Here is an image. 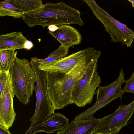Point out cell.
I'll return each instance as SVG.
<instances>
[{
	"mask_svg": "<svg viewBox=\"0 0 134 134\" xmlns=\"http://www.w3.org/2000/svg\"><path fill=\"white\" fill-rule=\"evenodd\" d=\"M9 73L15 96L23 104L30 102L36 83V73L30 62L26 59L16 58L11 67Z\"/></svg>",
	"mask_w": 134,
	"mask_h": 134,
	"instance_id": "3",
	"label": "cell"
},
{
	"mask_svg": "<svg viewBox=\"0 0 134 134\" xmlns=\"http://www.w3.org/2000/svg\"><path fill=\"white\" fill-rule=\"evenodd\" d=\"M21 10L24 15L37 11L44 5L42 0H5Z\"/></svg>",
	"mask_w": 134,
	"mask_h": 134,
	"instance_id": "14",
	"label": "cell"
},
{
	"mask_svg": "<svg viewBox=\"0 0 134 134\" xmlns=\"http://www.w3.org/2000/svg\"><path fill=\"white\" fill-rule=\"evenodd\" d=\"M34 46L33 43L31 41L28 40L25 43V49L28 50L30 49Z\"/></svg>",
	"mask_w": 134,
	"mask_h": 134,
	"instance_id": "22",
	"label": "cell"
},
{
	"mask_svg": "<svg viewBox=\"0 0 134 134\" xmlns=\"http://www.w3.org/2000/svg\"><path fill=\"white\" fill-rule=\"evenodd\" d=\"M100 121V119L93 117L86 120H73L56 134H93Z\"/></svg>",
	"mask_w": 134,
	"mask_h": 134,
	"instance_id": "12",
	"label": "cell"
},
{
	"mask_svg": "<svg viewBox=\"0 0 134 134\" xmlns=\"http://www.w3.org/2000/svg\"><path fill=\"white\" fill-rule=\"evenodd\" d=\"M40 69L48 73H60L68 74L74 67L68 64L64 57L58 59L48 65H38Z\"/></svg>",
	"mask_w": 134,
	"mask_h": 134,
	"instance_id": "15",
	"label": "cell"
},
{
	"mask_svg": "<svg viewBox=\"0 0 134 134\" xmlns=\"http://www.w3.org/2000/svg\"><path fill=\"white\" fill-rule=\"evenodd\" d=\"M125 74L122 69L119 71L118 78L109 85L105 86L99 85L96 91V101L94 104L85 111L76 116L74 120H86L93 117L98 110L112 101L120 97L121 100L124 94L121 86L125 83Z\"/></svg>",
	"mask_w": 134,
	"mask_h": 134,
	"instance_id": "7",
	"label": "cell"
},
{
	"mask_svg": "<svg viewBox=\"0 0 134 134\" xmlns=\"http://www.w3.org/2000/svg\"><path fill=\"white\" fill-rule=\"evenodd\" d=\"M81 14L77 9L65 3L47 2L41 9L24 15L22 19L30 27L40 26L44 28L53 25L58 27L72 24L81 26L84 22Z\"/></svg>",
	"mask_w": 134,
	"mask_h": 134,
	"instance_id": "1",
	"label": "cell"
},
{
	"mask_svg": "<svg viewBox=\"0 0 134 134\" xmlns=\"http://www.w3.org/2000/svg\"><path fill=\"white\" fill-rule=\"evenodd\" d=\"M14 96L9 73L6 86L0 94V125L8 129L12 126L16 115L13 106Z\"/></svg>",
	"mask_w": 134,
	"mask_h": 134,
	"instance_id": "9",
	"label": "cell"
},
{
	"mask_svg": "<svg viewBox=\"0 0 134 134\" xmlns=\"http://www.w3.org/2000/svg\"><path fill=\"white\" fill-rule=\"evenodd\" d=\"M69 48L60 44L56 50L52 52L46 58L39 59L33 57V58L39 63V65L46 66L67 55Z\"/></svg>",
	"mask_w": 134,
	"mask_h": 134,
	"instance_id": "16",
	"label": "cell"
},
{
	"mask_svg": "<svg viewBox=\"0 0 134 134\" xmlns=\"http://www.w3.org/2000/svg\"><path fill=\"white\" fill-rule=\"evenodd\" d=\"M98 62L85 72L75 84L72 93L73 104L83 107L90 104L101 82L97 71Z\"/></svg>",
	"mask_w": 134,
	"mask_h": 134,
	"instance_id": "6",
	"label": "cell"
},
{
	"mask_svg": "<svg viewBox=\"0 0 134 134\" xmlns=\"http://www.w3.org/2000/svg\"><path fill=\"white\" fill-rule=\"evenodd\" d=\"M17 51L13 50L0 51V70L9 72L17 57Z\"/></svg>",
	"mask_w": 134,
	"mask_h": 134,
	"instance_id": "17",
	"label": "cell"
},
{
	"mask_svg": "<svg viewBox=\"0 0 134 134\" xmlns=\"http://www.w3.org/2000/svg\"><path fill=\"white\" fill-rule=\"evenodd\" d=\"M69 124V120L65 115L61 113L54 112L44 121L30 126L25 134H36L39 132L53 133L64 129Z\"/></svg>",
	"mask_w": 134,
	"mask_h": 134,
	"instance_id": "10",
	"label": "cell"
},
{
	"mask_svg": "<svg viewBox=\"0 0 134 134\" xmlns=\"http://www.w3.org/2000/svg\"><path fill=\"white\" fill-rule=\"evenodd\" d=\"M58 27L54 25H51L48 26L47 29L49 31L52 32H54L56 31L58 29Z\"/></svg>",
	"mask_w": 134,
	"mask_h": 134,
	"instance_id": "23",
	"label": "cell"
},
{
	"mask_svg": "<svg viewBox=\"0 0 134 134\" xmlns=\"http://www.w3.org/2000/svg\"><path fill=\"white\" fill-rule=\"evenodd\" d=\"M125 83V85L122 89L124 93L129 92L134 94V72H132L130 78L126 81Z\"/></svg>",
	"mask_w": 134,
	"mask_h": 134,
	"instance_id": "19",
	"label": "cell"
},
{
	"mask_svg": "<svg viewBox=\"0 0 134 134\" xmlns=\"http://www.w3.org/2000/svg\"><path fill=\"white\" fill-rule=\"evenodd\" d=\"M9 72L0 70V94L3 91L8 81Z\"/></svg>",
	"mask_w": 134,
	"mask_h": 134,
	"instance_id": "20",
	"label": "cell"
},
{
	"mask_svg": "<svg viewBox=\"0 0 134 134\" xmlns=\"http://www.w3.org/2000/svg\"><path fill=\"white\" fill-rule=\"evenodd\" d=\"M48 32L52 36L57 39L61 44L69 48L80 44L82 39L81 35L78 30L69 25L60 26L55 31H48Z\"/></svg>",
	"mask_w": 134,
	"mask_h": 134,
	"instance_id": "11",
	"label": "cell"
},
{
	"mask_svg": "<svg viewBox=\"0 0 134 134\" xmlns=\"http://www.w3.org/2000/svg\"><path fill=\"white\" fill-rule=\"evenodd\" d=\"M112 134H118V133H115Z\"/></svg>",
	"mask_w": 134,
	"mask_h": 134,
	"instance_id": "25",
	"label": "cell"
},
{
	"mask_svg": "<svg viewBox=\"0 0 134 134\" xmlns=\"http://www.w3.org/2000/svg\"><path fill=\"white\" fill-rule=\"evenodd\" d=\"M132 4L133 7H134V0H129Z\"/></svg>",
	"mask_w": 134,
	"mask_h": 134,
	"instance_id": "24",
	"label": "cell"
},
{
	"mask_svg": "<svg viewBox=\"0 0 134 134\" xmlns=\"http://www.w3.org/2000/svg\"><path fill=\"white\" fill-rule=\"evenodd\" d=\"M0 134H11L8 129L3 126L0 125Z\"/></svg>",
	"mask_w": 134,
	"mask_h": 134,
	"instance_id": "21",
	"label": "cell"
},
{
	"mask_svg": "<svg viewBox=\"0 0 134 134\" xmlns=\"http://www.w3.org/2000/svg\"><path fill=\"white\" fill-rule=\"evenodd\" d=\"M82 1L88 5L96 17L103 25L105 30L110 36L112 41L121 42L127 47L131 46L134 40V31L110 16L94 0Z\"/></svg>",
	"mask_w": 134,
	"mask_h": 134,
	"instance_id": "4",
	"label": "cell"
},
{
	"mask_svg": "<svg viewBox=\"0 0 134 134\" xmlns=\"http://www.w3.org/2000/svg\"><path fill=\"white\" fill-rule=\"evenodd\" d=\"M24 15L23 12L5 0L0 2V16H9L14 18H22Z\"/></svg>",
	"mask_w": 134,
	"mask_h": 134,
	"instance_id": "18",
	"label": "cell"
},
{
	"mask_svg": "<svg viewBox=\"0 0 134 134\" xmlns=\"http://www.w3.org/2000/svg\"><path fill=\"white\" fill-rule=\"evenodd\" d=\"M29 40L21 32H13L0 36V51L24 49Z\"/></svg>",
	"mask_w": 134,
	"mask_h": 134,
	"instance_id": "13",
	"label": "cell"
},
{
	"mask_svg": "<svg viewBox=\"0 0 134 134\" xmlns=\"http://www.w3.org/2000/svg\"><path fill=\"white\" fill-rule=\"evenodd\" d=\"M85 72L73 68L68 74L46 72L47 93L54 111L73 104V88Z\"/></svg>",
	"mask_w": 134,
	"mask_h": 134,
	"instance_id": "2",
	"label": "cell"
},
{
	"mask_svg": "<svg viewBox=\"0 0 134 134\" xmlns=\"http://www.w3.org/2000/svg\"><path fill=\"white\" fill-rule=\"evenodd\" d=\"M32 67L36 76L37 82L35 91L36 95V102L35 111L30 119L31 125H35L39 122H42L50 117L54 112L47 93L46 72L40 69L39 63L33 58L30 61Z\"/></svg>",
	"mask_w": 134,
	"mask_h": 134,
	"instance_id": "5",
	"label": "cell"
},
{
	"mask_svg": "<svg viewBox=\"0 0 134 134\" xmlns=\"http://www.w3.org/2000/svg\"><path fill=\"white\" fill-rule=\"evenodd\" d=\"M134 112V100L128 104L121 103L111 114L100 119L93 134H112L118 133L127 124Z\"/></svg>",
	"mask_w": 134,
	"mask_h": 134,
	"instance_id": "8",
	"label": "cell"
}]
</instances>
